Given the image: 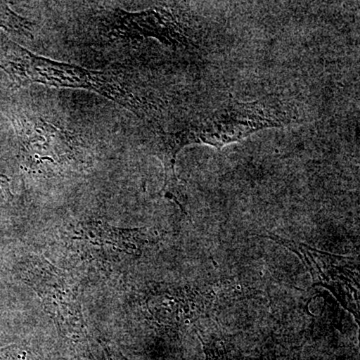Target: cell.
I'll list each match as a JSON object with an SVG mask.
<instances>
[{"label":"cell","mask_w":360,"mask_h":360,"mask_svg":"<svg viewBox=\"0 0 360 360\" xmlns=\"http://www.w3.org/2000/svg\"><path fill=\"white\" fill-rule=\"evenodd\" d=\"M20 271L23 281L39 295L59 333L75 345H87L86 326L75 281L39 257L25 258Z\"/></svg>","instance_id":"3"},{"label":"cell","mask_w":360,"mask_h":360,"mask_svg":"<svg viewBox=\"0 0 360 360\" xmlns=\"http://www.w3.org/2000/svg\"><path fill=\"white\" fill-rule=\"evenodd\" d=\"M71 245L82 255L116 262L127 257H137L146 238L143 229L111 226L101 220L89 219L72 224L68 229Z\"/></svg>","instance_id":"4"},{"label":"cell","mask_w":360,"mask_h":360,"mask_svg":"<svg viewBox=\"0 0 360 360\" xmlns=\"http://www.w3.org/2000/svg\"><path fill=\"white\" fill-rule=\"evenodd\" d=\"M104 350H105V354H108V360H118L116 359V355L111 352L110 348L106 347L105 345H103Z\"/></svg>","instance_id":"11"},{"label":"cell","mask_w":360,"mask_h":360,"mask_svg":"<svg viewBox=\"0 0 360 360\" xmlns=\"http://www.w3.org/2000/svg\"><path fill=\"white\" fill-rule=\"evenodd\" d=\"M266 108L262 103L236 104L212 118L201 132L186 130L188 144L201 141L221 146L227 142L239 141L255 130L285 122L267 112Z\"/></svg>","instance_id":"5"},{"label":"cell","mask_w":360,"mask_h":360,"mask_svg":"<svg viewBox=\"0 0 360 360\" xmlns=\"http://www.w3.org/2000/svg\"><path fill=\"white\" fill-rule=\"evenodd\" d=\"M0 360H34V357L27 348L13 345L0 348Z\"/></svg>","instance_id":"8"},{"label":"cell","mask_w":360,"mask_h":360,"mask_svg":"<svg viewBox=\"0 0 360 360\" xmlns=\"http://www.w3.org/2000/svg\"><path fill=\"white\" fill-rule=\"evenodd\" d=\"M0 28L7 32L30 37L32 34V23L11 11L6 2H0Z\"/></svg>","instance_id":"7"},{"label":"cell","mask_w":360,"mask_h":360,"mask_svg":"<svg viewBox=\"0 0 360 360\" xmlns=\"http://www.w3.org/2000/svg\"><path fill=\"white\" fill-rule=\"evenodd\" d=\"M111 30L123 37H155L170 41L179 37L177 25L172 14L163 11L129 13L117 11L113 15Z\"/></svg>","instance_id":"6"},{"label":"cell","mask_w":360,"mask_h":360,"mask_svg":"<svg viewBox=\"0 0 360 360\" xmlns=\"http://www.w3.org/2000/svg\"><path fill=\"white\" fill-rule=\"evenodd\" d=\"M8 177L6 175L0 174V200H6L13 196L11 191V186H9Z\"/></svg>","instance_id":"9"},{"label":"cell","mask_w":360,"mask_h":360,"mask_svg":"<svg viewBox=\"0 0 360 360\" xmlns=\"http://www.w3.org/2000/svg\"><path fill=\"white\" fill-rule=\"evenodd\" d=\"M206 360H224L219 354H215L214 352H206Z\"/></svg>","instance_id":"10"},{"label":"cell","mask_w":360,"mask_h":360,"mask_svg":"<svg viewBox=\"0 0 360 360\" xmlns=\"http://www.w3.org/2000/svg\"><path fill=\"white\" fill-rule=\"evenodd\" d=\"M18 141V158L28 174L60 176L80 172L89 163L77 135L39 117L11 113Z\"/></svg>","instance_id":"2"},{"label":"cell","mask_w":360,"mask_h":360,"mask_svg":"<svg viewBox=\"0 0 360 360\" xmlns=\"http://www.w3.org/2000/svg\"><path fill=\"white\" fill-rule=\"evenodd\" d=\"M0 68L18 86L37 82L51 86L92 90L135 113L141 110V101L115 75L40 58L1 34Z\"/></svg>","instance_id":"1"}]
</instances>
